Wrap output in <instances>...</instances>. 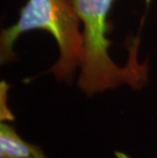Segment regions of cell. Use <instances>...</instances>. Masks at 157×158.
Instances as JSON below:
<instances>
[{"instance_id": "1", "label": "cell", "mask_w": 157, "mask_h": 158, "mask_svg": "<svg viewBox=\"0 0 157 158\" xmlns=\"http://www.w3.org/2000/svg\"><path fill=\"white\" fill-rule=\"evenodd\" d=\"M72 1L84 27V59L78 81L82 92L93 96L122 85H129L135 90L142 89L148 81V65L138 62V42L130 49L126 66L116 65L108 54L107 15L113 0Z\"/></svg>"}, {"instance_id": "2", "label": "cell", "mask_w": 157, "mask_h": 158, "mask_svg": "<svg viewBox=\"0 0 157 158\" xmlns=\"http://www.w3.org/2000/svg\"><path fill=\"white\" fill-rule=\"evenodd\" d=\"M81 23L72 0H29L21 10L19 21L1 33V63L10 61L14 56L12 47L19 36L32 30H44L53 36L59 48V58L50 72L57 81L72 82L84 59Z\"/></svg>"}, {"instance_id": "3", "label": "cell", "mask_w": 157, "mask_h": 158, "mask_svg": "<svg viewBox=\"0 0 157 158\" xmlns=\"http://www.w3.org/2000/svg\"><path fill=\"white\" fill-rule=\"evenodd\" d=\"M0 158H48L43 148L27 142L7 122L0 123Z\"/></svg>"}, {"instance_id": "4", "label": "cell", "mask_w": 157, "mask_h": 158, "mask_svg": "<svg viewBox=\"0 0 157 158\" xmlns=\"http://www.w3.org/2000/svg\"><path fill=\"white\" fill-rule=\"evenodd\" d=\"M7 84L5 82H1V87H0V97H1L0 117H1V122H12L13 120V114L7 106Z\"/></svg>"}, {"instance_id": "5", "label": "cell", "mask_w": 157, "mask_h": 158, "mask_svg": "<svg viewBox=\"0 0 157 158\" xmlns=\"http://www.w3.org/2000/svg\"><path fill=\"white\" fill-rule=\"evenodd\" d=\"M116 157H118V158H132L131 156L126 155V154L122 153V152H116ZM155 158H157V156Z\"/></svg>"}]
</instances>
